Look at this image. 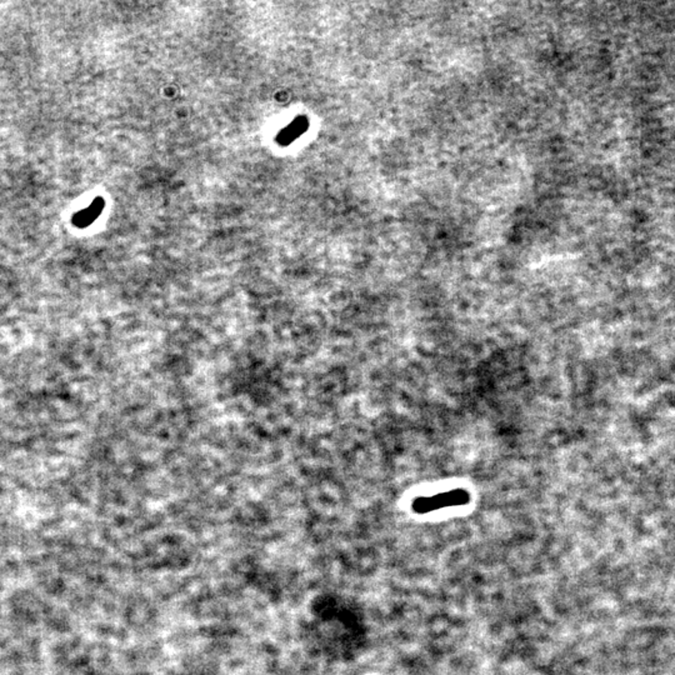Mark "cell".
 Returning a JSON list of instances; mask_svg holds the SVG:
<instances>
[{"label":"cell","mask_w":675,"mask_h":675,"mask_svg":"<svg viewBox=\"0 0 675 675\" xmlns=\"http://www.w3.org/2000/svg\"><path fill=\"white\" fill-rule=\"evenodd\" d=\"M469 494L468 491L463 489H456V491H445L440 493L433 497H423V498L416 499L413 503L414 512L425 514V513L434 512L437 509H443L448 506H457V505L467 504L469 502Z\"/></svg>","instance_id":"cell-1"},{"label":"cell","mask_w":675,"mask_h":675,"mask_svg":"<svg viewBox=\"0 0 675 675\" xmlns=\"http://www.w3.org/2000/svg\"><path fill=\"white\" fill-rule=\"evenodd\" d=\"M309 128V119L306 116H297L292 123L288 124L286 128L280 130L275 138L277 143L281 147H287L294 143L298 138L301 137Z\"/></svg>","instance_id":"cell-2"},{"label":"cell","mask_w":675,"mask_h":675,"mask_svg":"<svg viewBox=\"0 0 675 675\" xmlns=\"http://www.w3.org/2000/svg\"><path fill=\"white\" fill-rule=\"evenodd\" d=\"M103 208H104V200L102 198H96L92 203V205H89L87 209H84L83 212L78 213L75 215V224L81 226V228L88 226L89 224H92L102 214Z\"/></svg>","instance_id":"cell-3"}]
</instances>
